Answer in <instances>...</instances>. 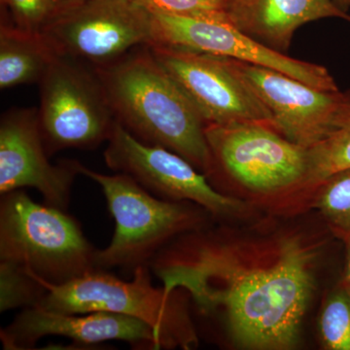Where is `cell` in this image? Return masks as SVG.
Segmentation results:
<instances>
[{
	"mask_svg": "<svg viewBox=\"0 0 350 350\" xmlns=\"http://www.w3.org/2000/svg\"><path fill=\"white\" fill-rule=\"evenodd\" d=\"M150 13L200 15L227 12L230 0H128Z\"/></svg>",
	"mask_w": 350,
	"mask_h": 350,
	"instance_id": "22",
	"label": "cell"
},
{
	"mask_svg": "<svg viewBox=\"0 0 350 350\" xmlns=\"http://www.w3.org/2000/svg\"><path fill=\"white\" fill-rule=\"evenodd\" d=\"M36 276L47 289L38 308L69 314L118 313L151 326L162 349L197 347V333L188 312L187 292H167L163 286H153L149 265L135 269L131 282L120 280L105 269L90 271L63 284H53Z\"/></svg>",
	"mask_w": 350,
	"mask_h": 350,
	"instance_id": "3",
	"label": "cell"
},
{
	"mask_svg": "<svg viewBox=\"0 0 350 350\" xmlns=\"http://www.w3.org/2000/svg\"><path fill=\"white\" fill-rule=\"evenodd\" d=\"M308 199L314 189L331 175L350 169V90L344 93L342 107L330 133L308 149Z\"/></svg>",
	"mask_w": 350,
	"mask_h": 350,
	"instance_id": "17",
	"label": "cell"
},
{
	"mask_svg": "<svg viewBox=\"0 0 350 350\" xmlns=\"http://www.w3.org/2000/svg\"><path fill=\"white\" fill-rule=\"evenodd\" d=\"M94 70L115 119L129 133L144 144L175 152L211 176L213 158L206 123L149 45Z\"/></svg>",
	"mask_w": 350,
	"mask_h": 350,
	"instance_id": "2",
	"label": "cell"
},
{
	"mask_svg": "<svg viewBox=\"0 0 350 350\" xmlns=\"http://www.w3.org/2000/svg\"><path fill=\"white\" fill-rule=\"evenodd\" d=\"M334 2L345 12L347 13L350 8V0H334Z\"/></svg>",
	"mask_w": 350,
	"mask_h": 350,
	"instance_id": "24",
	"label": "cell"
},
{
	"mask_svg": "<svg viewBox=\"0 0 350 350\" xmlns=\"http://www.w3.org/2000/svg\"><path fill=\"white\" fill-rule=\"evenodd\" d=\"M50 335L70 338L80 345L121 340L135 349H162L154 329L135 317L107 312L69 314L38 306L23 310L1 329L0 340L4 349L27 350Z\"/></svg>",
	"mask_w": 350,
	"mask_h": 350,
	"instance_id": "14",
	"label": "cell"
},
{
	"mask_svg": "<svg viewBox=\"0 0 350 350\" xmlns=\"http://www.w3.org/2000/svg\"><path fill=\"white\" fill-rule=\"evenodd\" d=\"M149 47L206 125L260 123L275 129L269 113L234 72L227 57L155 44Z\"/></svg>",
	"mask_w": 350,
	"mask_h": 350,
	"instance_id": "11",
	"label": "cell"
},
{
	"mask_svg": "<svg viewBox=\"0 0 350 350\" xmlns=\"http://www.w3.org/2000/svg\"><path fill=\"white\" fill-rule=\"evenodd\" d=\"M21 29L41 33L63 6L57 0H4Z\"/></svg>",
	"mask_w": 350,
	"mask_h": 350,
	"instance_id": "21",
	"label": "cell"
},
{
	"mask_svg": "<svg viewBox=\"0 0 350 350\" xmlns=\"http://www.w3.org/2000/svg\"><path fill=\"white\" fill-rule=\"evenodd\" d=\"M57 1L59 2L62 6L64 7L75 3V2L79 1V0H57Z\"/></svg>",
	"mask_w": 350,
	"mask_h": 350,
	"instance_id": "25",
	"label": "cell"
},
{
	"mask_svg": "<svg viewBox=\"0 0 350 350\" xmlns=\"http://www.w3.org/2000/svg\"><path fill=\"white\" fill-rule=\"evenodd\" d=\"M39 85V126L48 155L94 149L109 139L116 119L93 68L57 55Z\"/></svg>",
	"mask_w": 350,
	"mask_h": 350,
	"instance_id": "7",
	"label": "cell"
},
{
	"mask_svg": "<svg viewBox=\"0 0 350 350\" xmlns=\"http://www.w3.org/2000/svg\"><path fill=\"white\" fill-rule=\"evenodd\" d=\"M96 252L66 211L38 204L23 189L1 195L0 261L63 284L98 269Z\"/></svg>",
	"mask_w": 350,
	"mask_h": 350,
	"instance_id": "5",
	"label": "cell"
},
{
	"mask_svg": "<svg viewBox=\"0 0 350 350\" xmlns=\"http://www.w3.org/2000/svg\"><path fill=\"white\" fill-rule=\"evenodd\" d=\"M47 293L31 269L0 261V312L36 308Z\"/></svg>",
	"mask_w": 350,
	"mask_h": 350,
	"instance_id": "19",
	"label": "cell"
},
{
	"mask_svg": "<svg viewBox=\"0 0 350 350\" xmlns=\"http://www.w3.org/2000/svg\"><path fill=\"white\" fill-rule=\"evenodd\" d=\"M42 33L57 55L94 69L150 45L153 18L128 0H79L63 7Z\"/></svg>",
	"mask_w": 350,
	"mask_h": 350,
	"instance_id": "8",
	"label": "cell"
},
{
	"mask_svg": "<svg viewBox=\"0 0 350 350\" xmlns=\"http://www.w3.org/2000/svg\"><path fill=\"white\" fill-rule=\"evenodd\" d=\"M342 241L347 247V265H345L344 280H342V284L350 295V234L342 239Z\"/></svg>",
	"mask_w": 350,
	"mask_h": 350,
	"instance_id": "23",
	"label": "cell"
},
{
	"mask_svg": "<svg viewBox=\"0 0 350 350\" xmlns=\"http://www.w3.org/2000/svg\"><path fill=\"white\" fill-rule=\"evenodd\" d=\"M107 142V167L130 175L160 199L194 202L217 219L237 217L247 209L243 200L214 188L183 157L140 142L117 121Z\"/></svg>",
	"mask_w": 350,
	"mask_h": 350,
	"instance_id": "10",
	"label": "cell"
},
{
	"mask_svg": "<svg viewBox=\"0 0 350 350\" xmlns=\"http://www.w3.org/2000/svg\"><path fill=\"white\" fill-rule=\"evenodd\" d=\"M151 14V44L197 51L275 69L317 89L338 91L335 80L324 66L293 59L271 49L239 29L230 21L227 12L200 15Z\"/></svg>",
	"mask_w": 350,
	"mask_h": 350,
	"instance_id": "9",
	"label": "cell"
},
{
	"mask_svg": "<svg viewBox=\"0 0 350 350\" xmlns=\"http://www.w3.org/2000/svg\"><path fill=\"white\" fill-rule=\"evenodd\" d=\"M228 16L241 31L271 49L284 53L295 31L306 24L325 18L350 23V15L334 0H232Z\"/></svg>",
	"mask_w": 350,
	"mask_h": 350,
	"instance_id": "15",
	"label": "cell"
},
{
	"mask_svg": "<svg viewBox=\"0 0 350 350\" xmlns=\"http://www.w3.org/2000/svg\"><path fill=\"white\" fill-rule=\"evenodd\" d=\"M321 244L293 231L239 236L186 232L150 262L167 292H187L206 317L225 321L244 349H290L314 289Z\"/></svg>",
	"mask_w": 350,
	"mask_h": 350,
	"instance_id": "1",
	"label": "cell"
},
{
	"mask_svg": "<svg viewBox=\"0 0 350 350\" xmlns=\"http://www.w3.org/2000/svg\"><path fill=\"white\" fill-rule=\"evenodd\" d=\"M46 151L38 110L11 109L0 121V194L36 188L48 206L66 211L78 174L75 160L52 165Z\"/></svg>",
	"mask_w": 350,
	"mask_h": 350,
	"instance_id": "13",
	"label": "cell"
},
{
	"mask_svg": "<svg viewBox=\"0 0 350 350\" xmlns=\"http://www.w3.org/2000/svg\"><path fill=\"white\" fill-rule=\"evenodd\" d=\"M319 329L326 349L350 350V295L342 284L327 299Z\"/></svg>",
	"mask_w": 350,
	"mask_h": 350,
	"instance_id": "20",
	"label": "cell"
},
{
	"mask_svg": "<svg viewBox=\"0 0 350 350\" xmlns=\"http://www.w3.org/2000/svg\"><path fill=\"white\" fill-rule=\"evenodd\" d=\"M227 59L283 137L310 149L330 133L344 100L340 90L323 91L275 69Z\"/></svg>",
	"mask_w": 350,
	"mask_h": 350,
	"instance_id": "12",
	"label": "cell"
},
{
	"mask_svg": "<svg viewBox=\"0 0 350 350\" xmlns=\"http://www.w3.org/2000/svg\"><path fill=\"white\" fill-rule=\"evenodd\" d=\"M327 226L337 238L350 234V169L331 175L310 195Z\"/></svg>",
	"mask_w": 350,
	"mask_h": 350,
	"instance_id": "18",
	"label": "cell"
},
{
	"mask_svg": "<svg viewBox=\"0 0 350 350\" xmlns=\"http://www.w3.org/2000/svg\"><path fill=\"white\" fill-rule=\"evenodd\" d=\"M230 1H232V0H230Z\"/></svg>",
	"mask_w": 350,
	"mask_h": 350,
	"instance_id": "26",
	"label": "cell"
},
{
	"mask_svg": "<svg viewBox=\"0 0 350 350\" xmlns=\"http://www.w3.org/2000/svg\"><path fill=\"white\" fill-rule=\"evenodd\" d=\"M75 167L100 186L115 220L111 241L96 252L98 269L118 268L133 275L177 237L206 228L211 216L194 202L160 199L123 172L100 174L76 160Z\"/></svg>",
	"mask_w": 350,
	"mask_h": 350,
	"instance_id": "4",
	"label": "cell"
},
{
	"mask_svg": "<svg viewBox=\"0 0 350 350\" xmlns=\"http://www.w3.org/2000/svg\"><path fill=\"white\" fill-rule=\"evenodd\" d=\"M57 57L42 32L2 23L0 27V89L39 83Z\"/></svg>",
	"mask_w": 350,
	"mask_h": 350,
	"instance_id": "16",
	"label": "cell"
},
{
	"mask_svg": "<svg viewBox=\"0 0 350 350\" xmlns=\"http://www.w3.org/2000/svg\"><path fill=\"white\" fill-rule=\"evenodd\" d=\"M213 172L225 175L258 202L306 198L308 149L260 123L206 125Z\"/></svg>",
	"mask_w": 350,
	"mask_h": 350,
	"instance_id": "6",
	"label": "cell"
}]
</instances>
